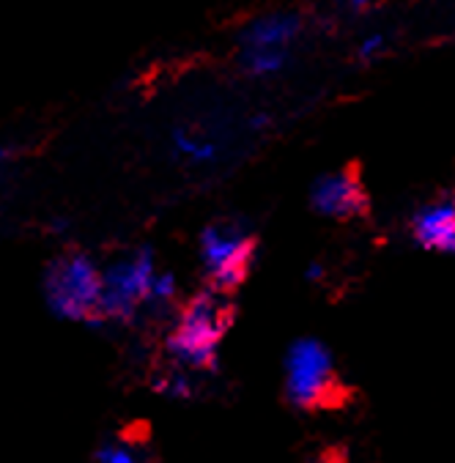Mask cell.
Listing matches in <instances>:
<instances>
[{
  "label": "cell",
  "instance_id": "4",
  "mask_svg": "<svg viewBox=\"0 0 455 463\" xmlns=\"http://www.w3.org/2000/svg\"><path fill=\"white\" fill-rule=\"evenodd\" d=\"M201 263L209 277V286L233 294L252 269L255 236L242 220H217L201 233Z\"/></svg>",
  "mask_w": 455,
  "mask_h": 463
},
{
  "label": "cell",
  "instance_id": "11",
  "mask_svg": "<svg viewBox=\"0 0 455 463\" xmlns=\"http://www.w3.org/2000/svg\"><path fill=\"white\" fill-rule=\"evenodd\" d=\"M154 387L165 395V398H173V401H190L195 387H193V373L185 367L173 364L165 376H159L154 382Z\"/></svg>",
  "mask_w": 455,
  "mask_h": 463
},
{
  "label": "cell",
  "instance_id": "13",
  "mask_svg": "<svg viewBox=\"0 0 455 463\" xmlns=\"http://www.w3.org/2000/svg\"><path fill=\"white\" fill-rule=\"evenodd\" d=\"M97 463H146L129 444H105L97 452Z\"/></svg>",
  "mask_w": 455,
  "mask_h": 463
},
{
  "label": "cell",
  "instance_id": "2",
  "mask_svg": "<svg viewBox=\"0 0 455 463\" xmlns=\"http://www.w3.org/2000/svg\"><path fill=\"white\" fill-rule=\"evenodd\" d=\"M47 307L77 324L100 326L102 321V266L88 252H63L44 269Z\"/></svg>",
  "mask_w": 455,
  "mask_h": 463
},
{
  "label": "cell",
  "instance_id": "16",
  "mask_svg": "<svg viewBox=\"0 0 455 463\" xmlns=\"http://www.w3.org/2000/svg\"><path fill=\"white\" fill-rule=\"evenodd\" d=\"M384 0H346V6L351 9V12H356V14H362V12H371V9H376V6H382Z\"/></svg>",
  "mask_w": 455,
  "mask_h": 463
},
{
  "label": "cell",
  "instance_id": "9",
  "mask_svg": "<svg viewBox=\"0 0 455 463\" xmlns=\"http://www.w3.org/2000/svg\"><path fill=\"white\" fill-rule=\"evenodd\" d=\"M173 148L178 151V156H185L187 162H195V165H206L217 159V143L209 137H201L198 132L187 127H178L173 132Z\"/></svg>",
  "mask_w": 455,
  "mask_h": 463
},
{
  "label": "cell",
  "instance_id": "12",
  "mask_svg": "<svg viewBox=\"0 0 455 463\" xmlns=\"http://www.w3.org/2000/svg\"><path fill=\"white\" fill-rule=\"evenodd\" d=\"M175 297H178L175 277L170 271H156L151 291H148V299H146V310H167L175 305Z\"/></svg>",
  "mask_w": 455,
  "mask_h": 463
},
{
  "label": "cell",
  "instance_id": "8",
  "mask_svg": "<svg viewBox=\"0 0 455 463\" xmlns=\"http://www.w3.org/2000/svg\"><path fill=\"white\" fill-rule=\"evenodd\" d=\"M412 239L433 252L455 255V201H433L414 212L409 222Z\"/></svg>",
  "mask_w": 455,
  "mask_h": 463
},
{
  "label": "cell",
  "instance_id": "1",
  "mask_svg": "<svg viewBox=\"0 0 455 463\" xmlns=\"http://www.w3.org/2000/svg\"><path fill=\"white\" fill-rule=\"evenodd\" d=\"M233 324L231 294L204 288L178 310L175 326L165 340V351L173 364L190 373H212L220 362V345Z\"/></svg>",
  "mask_w": 455,
  "mask_h": 463
},
{
  "label": "cell",
  "instance_id": "15",
  "mask_svg": "<svg viewBox=\"0 0 455 463\" xmlns=\"http://www.w3.org/2000/svg\"><path fill=\"white\" fill-rule=\"evenodd\" d=\"M14 156H17V151H14V148L0 146V184H4V175H6V170L12 167Z\"/></svg>",
  "mask_w": 455,
  "mask_h": 463
},
{
  "label": "cell",
  "instance_id": "17",
  "mask_svg": "<svg viewBox=\"0 0 455 463\" xmlns=\"http://www.w3.org/2000/svg\"><path fill=\"white\" fill-rule=\"evenodd\" d=\"M305 277H308L310 283H318V280H324V266H321L318 260L308 263V269H305Z\"/></svg>",
  "mask_w": 455,
  "mask_h": 463
},
{
  "label": "cell",
  "instance_id": "10",
  "mask_svg": "<svg viewBox=\"0 0 455 463\" xmlns=\"http://www.w3.org/2000/svg\"><path fill=\"white\" fill-rule=\"evenodd\" d=\"M239 61H242V69L250 77H278L291 63V52L250 50V52H239Z\"/></svg>",
  "mask_w": 455,
  "mask_h": 463
},
{
  "label": "cell",
  "instance_id": "3",
  "mask_svg": "<svg viewBox=\"0 0 455 463\" xmlns=\"http://www.w3.org/2000/svg\"><path fill=\"white\" fill-rule=\"evenodd\" d=\"M337 364L318 337H297L283 356V392L299 411L324 409L337 395Z\"/></svg>",
  "mask_w": 455,
  "mask_h": 463
},
{
  "label": "cell",
  "instance_id": "7",
  "mask_svg": "<svg viewBox=\"0 0 455 463\" xmlns=\"http://www.w3.org/2000/svg\"><path fill=\"white\" fill-rule=\"evenodd\" d=\"M302 36V17L294 12H271L247 23L239 33V52L266 50V52H291Z\"/></svg>",
  "mask_w": 455,
  "mask_h": 463
},
{
  "label": "cell",
  "instance_id": "6",
  "mask_svg": "<svg viewBox=\"0 0 455 463\" xmlns=\"http://www.w3.org/2000/svg\"><path fill=\"white\" fill-rule=\"evenodd\" d=\"M310 206L327 220H354L368 212V198L351 170L324 173L310 187Z\"/></svg>",
  "mask_w": 455,
  "mask_h": 463
},
{
  "label": "cell",
  "instance_id": "5",
  "mask_svg": "<svg viewBox=\"0 0 455 463\" xmlns=\"http://www.w3.org/2000/svg\"><path fill=\"white\" fill-rule=\"evenodd\" d=\"M156 258L151 247H137L118 255L102 269V321L129 324L140 310L156 277Z\"/></svg>",
  "mask_w": 455,
  "mask_h": 463
},
{
  "label": "cell",
  "instance_id": "14",
  "mask_svg": "<svg viewBox=\"0 0 455 463\" xmlns=\"http://www.w3.org/2000/svg\"><path fill=\"white\" fill-rule=\"evenodd\" d=\"M384 52H387L384 33H365V36H362V42L356 44V55H359V61H365V63L379 61Z\"/></svg>",
  "mask_w": 455,
  "mask_h": 463
}]
</instances>
